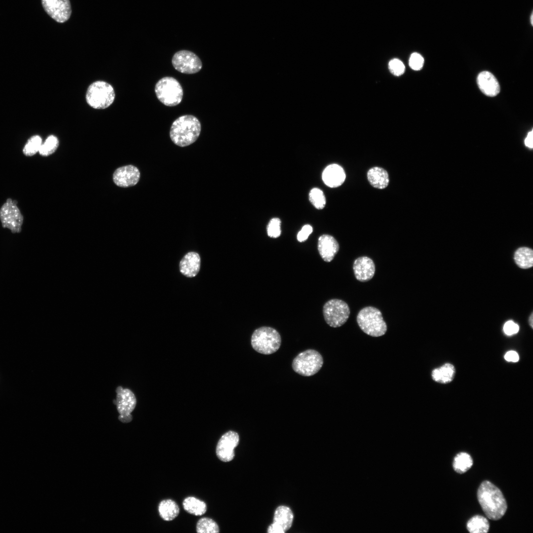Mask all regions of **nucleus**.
Returning a JSON list of instances; mask_svg holds the SVG:
<instances>
[{
    "label": "nucleus",
    "instance_id": "nucleus-13",
    "mask_svg": "<svg viewBox=\"0 0 533 533\" xmlns=\"http://www.w3.org/2000/svg\"><path fill=\"white\" fill-rule=\"evenodd\" d=\"M139 169L132 165L117 168L113 174V181L117 186L126 188L136 185L139 181Z\"/></svg>",
    "mask_w": 533,
    "mask_h": 533
},
{
    "label": "nucleus",
    "instance_id": "nucleus-25",
    "mask_svg": "<svg viewBox=\"0 0 533 533\" xmlns=\"http://www.w3.org/2000/svg\"><path fill=\"white\" fill-rule=\"evenodd\" d=\"M514 260L517 266L521 268H529L533 265V252L528 247L518 249L514 254Z\"/></svg>",
    "mask_w": 533,
    "mask_h": 533
},
{
    "label": "nucleus",
    "instance_id": "nucleus-21",
    "mask_svg": "<svg viewBox=\"0 0 533 533\" xmlns=\"http://www.w3.org/2000/svg\"><path fill=\"white\" fill-rule=\"evenodd\" d=\"M293 518L291 509L288 506L281 505L274 512L273 523L279 526L285 532L291 527Z\"/></svg>",
    "mask_w": 533,
    "mask_h": 533
},
{
    "label": "nucleus",
    "instance_id": "nucleus-17",
    "mask_svg": "<svg viewBox=\"0 0 533 533\" xmlns=\"http://www.w3.org/2000/svg\"><path fill=\"white\" fill-rule=\"evenodd\" d=\"M477 82L480 90L486 96L494 97L500 92V85L497 79L489 72L480 73L477 78Z\"/></svg>",
    "mask_w": 533,
    "mask_h": 533
},
{
    "label": "nucleus",
    "instance_id": "nucleus-20",
    "mask_svg": "<svg viewBox=\"0 0 533 533\" xmlns=\"http://www.w3.org/2000/svg\"><path fill=\"white\" fill-rule=\"evenodd\" d=\"M367 178L371 186L379 189L387 187L389 182L387 172L380 167H374L370 169L367 172Z\"/></svg>",
    "mask_w": 533,
    "mask_h": 533
},
{
    "label": "nucleus",
    "instance_id": "nucleus-32",
    "mask_svg": "<svg viewBox=\"0 0 533 533\" xmlns=\"http://www.w3.org/2000/svg\"><path fill=\"white\" fill-rule=\"evenodd\" d=\"M268 236L272 238H277L281 234V221L279 218H272L267 226Z\"/></svg>",
    "mask_w": 533,
    "mask_h": 533
},
{
    "label": "nucleus",
    "instance_id": "nucleus-29",
    "mask_svg": "<svg viewBox=\"0 0 533 533\" xmlns=\"http://www.w3.org/2000/svg\"><path fill=\"white\" fill-rule=\"evenodd\" d=\"M59 146L58 138L54 135L49 136L41 144L38 152L42 156H47L53 153Z\"/></svg>",
    "mask_w": 533,
    "mask_h": 533
},
{
    "label": "nucleus",
    "instance_id": "nucleus-31",
    "mask_svg": "<svg viewBox=\"0 0 533 533\" xmlns=\"http://www.w3.org/2000/svg\"><path fill=\"white\" fill-rule=\"evenodd\" d=\"M309 199L312 205L318 209H323L326 204V198L323 192L318 188H313L309 193Z\"/></svg>",
    "mask_w": 533,
    "mask_h": 533
},
{
    "label": "nucleus",
    "instance_id": "nucleus-40",
    "mask_svg": "<svg viewBox=\"0 0 533 533\" xmlns=\"http://www.w3.org/2000/svg\"><path fill=\"white\" fill-rule=\"evenodd\" d=\"M118 419L120 421L124 423L129 422L132 420V417L130 414L127 415H120L118 417Z\"/></svg>",
    "mask_w": 533,
    "mask_h": 533
},
{
    "label": "nucleus",
    "instance_id": "nucleus-4",
    "mask_svg": "<svg viewBox=\"0 0 533 533\" xmlns=\"http://www.w3.org/2000/svg\"><path fill=\"white\" fill-rule=\"evenodd\" d=\"M279 333L275 329L263 326L256 329L251 337V343L258 352L268 355L277 351L281 345Z\"/></svg>",
    "mask_w": 533,
    "mask_h": 533
},
{
    "label": "nucleus",
    "instance_id": "nucleus-9",
    "mask_svg": "<svg viewBox=\"0 0 533 533\" xmlns=\"http://www.w3.org/2000/svg\"><path fill=\"white\" fill-rule=\"evenodd\" d=\"M17 204V201L8 198L0 209L2 227L13 233H20L23 223V216Z\"/></svg>",
    "mask_w": 533,
    "mask_h": 533
},
{
    "label": "nucleus",
    "instance_id": "nucleus-18",
    "mask_svg": "<svg viewBox=\"0 0 533 533\" xmlns=\"http://www.w3.org/2000/svg\"><path fill=\"white\" fill-rule=\"evenodd\" d=\"M322 177L325 185L334 188L343 184L345 179V173L341 166L337 164H332L325 168Z\"/></svg>",
    "mask_w": 533,
    "mask_h": 533
},
{
    "label": "nucleus",
    "instance_id": "nucleus-10",
    "mask_svg": "<svg viewBox=\"0 0 533 533\" xmlns=\"http://www.w3.org/2000/svg\"><path fill=\"white\" fill-rule=\"evenodd\" d=\"M172 64L177 71L186 74L196 73L202 67L201 61L197 55L186 50L176 52L172 57Z\"/></svg>",
    "mask_w": 533,
    "mask_h": 533
},
{
    "label": "nucleus",
    "instance_id": "nucleus-8",
    "mask_svg": "<svg viewBox=\"0 0 533 533\" xmlns=\"http://www.w3.org/2000/svg\"><path fill=\"white\" fill-rule=\"evenodd\" d=\"M323 313L327 324L336 328L342 326L346 322L350 315V309L343 301L334 299L324 304Z\"/></svg>",
    "mask_w": 533,
    "mask_h": 533
},
{
    "label": "nucleus",
    "instance_id": "nucleus-2",
    "mask_svg": "<svg viewBox=\"0 0 533 533\" xmlns=\"http://www.w3.org/2000/svg\"><path fill=\"white\" fill-rule=\"evenodd\" d=\"M200 132L199 120L192 115H184L173 122L170 130V137L176 145L184 147L195 142Z\"/></svg>",
    "mask_w": 533,
    "mask_h": 533
},
{
    "label": "nucleus",
    "instance_id": "nucleus-37",
    "mask_svg": "<svg viewBox=\"0 0 533 533\" xmlns=\"http://www.w3.org/2000/svg\"><path fill=\"white\" fill-rule=\"evenodd\" d=\"M504 358L507 361L516 362L519 360V357L516 351L511 350L506 353Z\"/></svg>",
    "mask_w": 533,
    "mask_h": 533
},
{
    "label": "nucleus",
    "instance_id": "nucleus-6",
    "mask_svg": "<svg viewBox=\"0 0 533 533\" xmlns=\"http://www.w3.org/2000/svg\"><path fill=\"white\" fill-rule=\"evenodd\" d=\"M155 93L158 100L169 107L175 106L182 100L183 91L179 81L171 76L160 79L155 85Z\"/></svg>",
    "mask_w": 533,
    "mask_h": 533
},
{
    "label": "nucleus",
    "instance_id": "nucleus-41",
    "mask_svg": "<svg viewBox=\"0 0 533 533\" xmlns=\"http://www.w3.org/2000/svg\"><path fill=\"white\" fill-rule=\"evenodd\" d=\"M529 322H530L531 327L533 328V313L531 314L529 318Z\"/></svg>",
    "mask_w": 533,
    "mask_h": 533
},
{
    "label": "nucleus",
    "instance_id": "nucleus-30",
    "mask_svg": "<svg viewBox=\"0 0 533 533\" xmlns=\"http://www.w3.org/2000/svg\"><path fill=\"white\" fill-rule=\"evenodd\" d=\"M42 144L41 138L39 135L31 137L27 142L23 149V153L26 156H32L38 152Z\"/></svg>",
    "mask_w": 533,
    "mask_h": 533
},
{
    "label": "nucleus",
    "instance_id": "nucleus-11",
    "mask_svg": "<svg viewBox=\"0 0 533 533\" xmlns=\"http://www.w3.org/2000/svg\"><path fill=\"white\" fill-rule=\"evenodd\" d=\"M239 437L235 431H228L219 439L216 449V453L219 459L224 462L232 460L235 456L234 449L238 445Z\"/></svg>",
    "mask_w": 533,
    "mask_h": 533
},
{
    "label": "nucleus",
    "instance_id": "nucleus-16",
    "mask_svg": "<svg viewBox=\"0 0 533 533\" xmlns=\"http://www.w3.org/2000/svg\"><path fill=\"white\" fill-rule=\"evenodd\" d=\"M317 248L322 259L325 262H330L338 252L340 246L333 236L323 234L318 238Z\"/></svg>",
    "mask_w": 533,
    "mask_h": 533
},
{
    "label": "nucleus",
    "instance_id": "nucleus-36",
    "mask_svg": "<svg viewBox=\"0 0 533 533\" xmlns=\"http://www.w3.org/2000/svg\"><path fill=\"white\" fill-rule=\"evenodd\" d=\"M519 329L518 324L510 320L506 322L503 326V331L508 336L516 334Z\"/></svg>",
    "mask_w": 533,
    "mask_h": 533
},
{
    "label": "nucleus",
    "instance_id": "nucleus-7",
    "mask_svg": "<svg viewBox=\"0 0 533 533\" xmlns=\"http://www.w3.org/2000/svg\"><path fill=\"white\" fill-rule=\"evenodd\" d=\"M323 359L317 351L309 349L298 354L292 362L293 370L300 375L309 377L317 373L321 368Z\"/></svg>",
    "mask_w": 533,
    "mask_h": 533
},
{
    "label": "nucleus",
    "instance_id": "nucleus-24",
    "mask_svg": "<svg viewBox=\"0 0 533 533\" xmlns=\"http://www.w3.org/2000/svg\"><path fill=\"white\" fill-rule=\"evenodd\" d=\"M183 508L188 513L195 516L204 514L207 510L206 503L193 496L186 497L183 502Z\"/></svg>",
    "mask_w": 533,
    "mask_h": 533
},
{
    "label": "nucleus",
    "instance_id": "nucleus-33",
    "mask_svg": "<svg viewBox=\"0 0 533 533\" xmlns=\"http://www.w3.org/2000/svg\"><path fill=\"white\" fill-rule=\"evenodd\" d=\"M388 68L393 75L397 76L402 75L405 70L404 64L398 59L390 60L388 64Z\"/></svg>",
    "mask_w": 533,
    "mask_h": 533
},
{
    "label": "nucleus",
    "instance_id": "nucleus-38",
    "mask_svg": "<svg viewBox=\"0 0 533 533\" xmlns=\"http://www.w3.org/2000/svg\"><path fill=\"white\" fill-rule=\"evenodd\" d=\"M268 533H284V531L274 523L271 524L267 529Z\"/></svg>",
    "mask_w": 533,
    "mask_h": 533
},
{
    "label": "nucleus",
    "instance_id": "nucleus-28",
    "mask_svg": "<svg viewBox=\"0 0 533 533\" xmlns=\"http://www.w3.org/2000/svg\"><path fill=\"white\" fill-rule=\"evenodd\" d=\"M198 533H218L220 529L218 524L211 518L204 517L198 520L196 524Z\"/></svg>",
    "mask_w": 533,
    "mask_h": 533
},
{
    "label": "nucleus",
    "instance_id": "nucleus-26",
    "mask_svg": "<svg viewBox=\"0 0 533 533\" xmlns=\"http://www.w3.org/2000/svg\"><path fill=\"white\" fill-rule=\"evenodd\" d=\"M490 524L485 517L476 515L467 522L466 528L471 533H486L489 530Z\"/></svg>",
    "mask_w": 533,
    "mask_h": 533
},
{
    "label": "nucleus",
    "instance_id": "nucleus-19",
    "mask_svg": "<svg viewBox=\"0 0 533 533\" xmlns=\"http://www.w3.org/2000/svg\"><path fill=\"white\" fill-rule=\"evenodd\" d=\"M200 267V258L197 253H188L181 260L179 269L182 274L188 277L196 276Z\"/></svg>",
    "mask_w": 533,
    "mask_h": 533
},
{
    "label": "nucleus",
    "instance_id": "nucleus-1",
    "mask_svg": "<svg viewBox=\"0 0 533 533\" xmlns=\"http://www.w3.org/2000/svg\"><path fill=\"white\" fill-rule=\"evenodd\" d=\"M477 498L484 513L491 520L501 519L507 510V502L501 491L489 481H484L479 486Z\"/></svg>",
    "mask_w": 533,
    "mask_h": 533
},
{
    "label": "nucleus",
    "instance_id": "nucleus-5",
    "mask_svg": "<svg viewBox=\"0 0 533 533\" xmlns=\"http://www.w3.org/2000/svg\"><path fill=\"white\" fill-rule=\"evenodd\" d=\"M114 99L115 92L113 87L104 81L93 82L86 91V102L91 107L95 109H104L109 107Z\"/></svg>",
    "mask_w": 533,
    "mask_h": 533
},
{
    "label": "nucleus",
    "instance_id": "nucleus-3",
    "mask_svg": "<svg viewBox=\"0 0 533 533\" xmlns=\"http://www.w3.org/2000/svg\"><path fill=\"white\" fill-rule=\"evenodd\" d=\"M357 322L360 329L367 335L378 337L383 336L387 326L381 311L373 306L363 308L358 312Z\"/></svg>",
    "mask_w": 533,
    "mask_h": 533
},
{
    "label": "nucleus",
    "instance_id": "nucleus-27",
    "mask_svg": "<svg viewBox=\"0 0 533 533\" xmlns=\"http://www.w3.org/2000/svg\"><path fill=\"white\" fill-rule=\"evenodd\" d=\"M472 457L465 452L458 453L454 457L453 462L454 470L459 474L465 473L472 467Z\"/></svg>",
    "mask_w": 533,
    "mask_h": 533
},
{
    "label": "nucleus",
    "instance_id": "nucleus-39",
    "mask_svg": "<svg viewBox=\"0 0 533 533\" xmlns=\"http://www.w3.org/2000/svg\"><path fill=\"white\" fill-rule=\"evenodd\" d=\"M533 131H531L528 133L527 136L525 140V145L530 148H532L533 146Z\"/></svg>",
    "mask_w": 533,
    "mask_h": 533
},
{
    "label": "nucleus",
    "instance_id": "nucleus-35",
    "mask_svg": "<svg viewBox=\"0 0 533 533\" xmlns=\"http://www.w3.org/2000/svg\"><path fill=\"white\" fill-rule=\"evenodd\" d=\"M312 230V227L310 225H305L304 226L297 234L298 240L301 242L305 241L307 239Z\"/></svg>",
    "mask_w": 533,
    "mask_h": 533
},
{
    "label": "nucleus",
    "instance_id": "nucleus-42",
    "mask_svg": "<svg viewBox=\"0 0 533 533\" xmlns=\"http://www.w3.org/2000/svg\"><path fill=\"white\" fill-rule=\"evenodd\" d=\"M533 14H532L531 17V21L532 25H533Z\"/></svg>",
    "mask_w": 533,
    "mask_h": 533
},
{
    "label": "nucleus",
    "instance_id": "nucleus-15",
    "mask_svg": "<svg viewBox=\"0 0 533 533\" xmlns=\"http://www.w3.org/2000/svg\"><path fill=\"white\" fill-rule=\"evenodd\" d=\"M353 269L356 278L361 282L371 279L375 273V265L373 261L367 256L360 257L354 262Z\"/></svg>",
    "mask_w": 533,
    "mask_h": 533
},
{
    "label": "nucleus",
    "instance_id": "nucleus-14",
    "mask_svg": "<svg viewBox=\"0 0 533 533\" xmlns=\"http://www.w3.org/2000/svg\"><path fill=\"white\" fill-rule=\"evenodd\" d=\"M116 399L114 403L116 405L120 415H129L135 409L136 399L134 393L128 389H123L118 386L116 389Z\"/></svg>",
    "mask_w": 533,
    "mask_h": 533
},
{
    "label": "nucleus",
    "instance_id": "nucleus-22",
    "mask_svg": "<svg viewBox=\"0 0 533 533\" xmlns=\"http://www.w3.org/2000/svg\"><path fill=\"white\" fill-rule=\"evenodd\" d=\"M158 509L161 518L166 521L174 519L178 515L180 511L177 504L174 500L170 499L160 501Z\"/></svg>",
    "mask_w": 533,
    "mask_h": 533
},
{
    "label": "nucleus",
    "instance_id": "nucleus-23",
    "mask_svg": "<svg viewBox=\"0 0 533 533\" xmlns=\"http://www.w3.org/2000/svg\"><path fill=\"white\" fill-rule=\"evenodd\" d=\"M455 373L454 366L451 364L446 363L441 367L433 370L431 375L433 380L435 381L447 383L453 380Z\"/></svg>",
    "mask_w": 533,
    "mask_h": 533
},
{
    "label": "nucleus",
    "instance_id": "nucleus-12",
    "mask_svg": "<svg viewBox=\"0 0 533 533\" xmlns=\"http://www.w3.org/2000/svg\"><path fill=\"white\" fill-rule=\"evenodd\" d=\"M41 3L45 11L57 22H65L71 16L69 0H41Z\"/></svg>",
    "mask_w": 533,
    "mask_h": 533
},
{
    "label": "nucleus",
    "instance_id": "nucleus-34",
    "mask_svg": "<svg viewBox=\"0 0 533 533\" xmlns=\"http://www.w3.org/2000/svg\"><path fill=\"white\" fill-rule=\"evenodd\" d=\"M423 63V58L419 53L415 52L411 54L409 59V66L411 69L415 71L420 70Z\"/></svg>",
    "mask_w": 533,
    "mask_h": 533
}]
</instances>
